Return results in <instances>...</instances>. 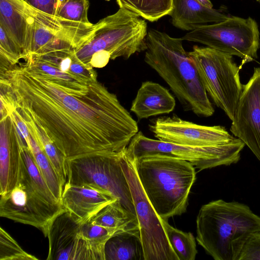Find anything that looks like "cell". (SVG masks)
<instances>
[{"mask_svg": "<svg viewBox=\"0 0 260 260\" xmlns=\"http://www.w3.org/2000/svg\"><path fill=\"white\" fill-rule=\"evenodd\" d=\"M79 231L87 242L95 260H105V246L115 234L122 232L94 224L90 221L79 224Z\"/></svg>", "mask_w": 260, "mask_h": 260, "instance_id": "26", "label": "cell"}, {"mask_svg": "<svg viewBox=\"0 0 260 260\" xmlns=\"http://www.w3.org/2000/svg\"><path fill=\"white\" fill-rule=\"evenodd\" d=\"M199 3L210 9L213 8V4L210 0H197Z\"/></svg>", "mask_w": 260, "mask_h": 260, "instance_id": "33", "label": "cell"}, {"mask_svg": "<svg viewBox=\"0 0 260 260\" xmlns=\"http://www.w3.org/2000/svg\"><path fill=\"white\" fill-rule=\"evenodd\" d=\"M230 131L242 141L260 162V66L243 88Z\"/></svg>", "mask_w": 260, "mask_h": 260, "instance_id": "14", "label": "cell"}, {"mask_svg": "<svg viewBox=\"0 0 260 260\" xmlns=\"http://www.w3.org/2000/svg\"><path fill=\"white\" fill-rule=\"evenodd\" d=\"M67 1H68V0H59V7L60 6V5H61L62 3L66 2Z\"/></svg>", "mask_w": 260, "mask_h": 260, "instance_id": "34", "label": "cell"}, {"mask_svg": "<svg viewBox=\"0 0 260 260\" xmlns=\"http://www.w3.org/2000/svg\"><path fill=\"white\" fill-rule=\"evenodd\" d=\"M23 122L26 125L29 133L49 160L64 187L67 180L66 158L39 127L31 122Z\"/></svg>", "mask_w": 260, "mask_h": 260, "instance_id": "24", "label": "cell"}, {"mask_svg": "<svg viewBox=\"0 0 260 260\" xmlns=\"http://www.w3.org/2000/svg\"><path fill=\"white\" fill-rule=\"evenodd\" d=\"M256 1L260 4V0H256Z\"/></svg>", "mask_w": 260, "mask_h": 260, "instance_id": "35", "label": "cell"}, {"mask_svg": "<svg viewBox=\"0 0 260 260\" xmlns=\"http://www.w3.org/2000/svg\"><path fill=\"white\" fill-rule=\"evenodd\" d=\"M125 150L66 159V183L100 187L111 193L125 209L137 217L129 185L120 164Z\"/></svg>", "mask_w": 260, "mask_h": 260, "instance_id": "8", "label": "cell"}, {"mask_svg": "<svg viewBox=\"0 0 260 260\" xmlns=\"http://www.w3.org/2000/svg\"><path fill=\"white\" fill-rule=\"evenodd\" d=\"M149 128L157 140L187 146H215L235 138L223 126L200 125L176 115L159 117L149 124Z\"/></svg>", "mask_w": 260, "mask_h": 260, "instance_id": "13", "label": "cell"}, {"mask_svg": "<svg viewBox=\"0 0 260 260\" xmlns=\"http://www.w3.org/2000/svg\"><path fill=\"white\" fill-rule=\"evenodd\" d=\"M169 15L174 26L189 31L210 23L224 21L229 17L218 10L204 6L197 0H173Z\"/></svg>", "mask_w": 260, "mask_h": 260, "instance_id": "19", "label": "cell"}, {"mask_svg": "<svg viewBox=\"0 0 260 260\" xmlns=\"http://www.w3.org/2000/svg\"><path fill=\"white\" fill-rule=\"evenodd\" d=\"M116 200L111 193L95 185L66 183L63 189L61 203L75 222L83 224Z\"/></svg>", "mask_w": 260, "mask_h": 260, "instance_id": "17", "label": "cell"}, {"mask_svg": "<svg viewBox=\"0 0 260 260\" xmlns=\"http://www.w3.org/2000/svg\"><path fill=\"white\" fill-rule=\"evenodd\" d=\"M233 260H260V232L244 234L232 242Z\"/></svg>", "mask_w": 260, "mask_h": 260, "instance_id": "28", "label": "cell"}, {"mask_svg": "<svg viewBox=\"0 0 260 260\" xmlns=\"http://www.w3.org/2000/svg\"><path fill=\"white\" fill-rule=\"evenodd\" d=\"M170 243L179 260H194L198 253L196 239L190 232H185L171 226L161 219Z\"/></svg>", "mask_w": 260, "mask_h": 260, "instance_id": "27", "label": "cell"}, {"mask_svg": "<svg viewBox=\"0 0 260 260\" xmlns=\"http://www.w3.org/2000/svg\"><path fill=\"white\" fill-rule=\"evenodd\" d=\"M207 93L231 120L242 92L240 68L233 55L209 47L194 46L188 52Z\"/></svg>", "mask_w": 260, "mask_h": 260, "instance_id": "6", "label": "cell"}, {"mask_svg": "<svg viewBox=\"0 0 260 260\" xmlns=\"http://www.w3.org/2000/svg\"><path fill=\"white\" fill-rule=\"evenodd\" d=\"M0 196L10 192L25 168L21 145L25 142L8 116L1 117Z\"/></svg>", "mask_w": 260, "mask_h": 260, "instance_id": "16", "label": "cell"}, {"mask_svg": "<svg viewBox=\"0 0 260 260\" xmlns=\"http://www.w3.org/2000/svg\"><path fill=\"white\" fill-rule=\"evenodd\" d=\"M89 6L88 0H68L60 5L56 15L73 21L89 23L87 17Z\"/></svg>", "mask_w": 260, "mask_h": 260, "instance_id": "31", "label": "cell"}, {"mask_svg": "<svg viewBox=\"0 0 260 260\" xmlns=\"http://www.w3.org/2000/svg\"><path fill=\"white\" fill-rule=\"evenodd\" d=\"M132 159L146 196L161 219L168 220L186 212L190 190L196 179L192 164L159 153Z\"/></svg>", "mask_w": 260, "mask_h": 260, "instance_id": "3", "label": "cell"}, {"mask_svg": "<svg viewBox=\"0 0 260 260\" xmlns=\"http://www.w3.org/2000/svg\"><path fill=\"white\" fill-rule=\"evenodd\" d=\"M89 221L119 231H139L137 217L125 209L118 199L103 208Z\"/></svg>", "mask_w": 260, "mask_h": 260, "instance_id": "22", "label": "cell"}, {"mask_svg": "<svg viewBox=\"0 0 260 260\" xmlns=\"http://www.w3.org/2000/svg\"><path fill=\"white\" fill-rule=\"evenodd\" d=\"M64 211L61 204L49 201L32 183L25 166L13 189L1 196V217L34 226L46 237L52 221Z\"/></svg>", "mask_w": 260, "mask_h": 260, "instance_id": "12", "label": "cell"}, {"mask_svg": "<svg viewBox=\"0 0 260 260\" xmlns=\"http://www.w3.org/2000/svg\"><path fill=\"white\" fill-rule=\"evenodd\" d=\"M119 8L126 9L150 22L170 15L173 0H116Z\"/></svg>", "mask_w": 260, "mask_h": 260, "instance_id": "23", "label": "cell"}, {"mask_svg": "<svg viewBox=\"0 0 260 260\" xmlns=\"http://www.w3.org/2000/svg\"><path fill=\"white\" fill-rule=\"evenodd\" d=\"M98 24L92 37L75 50L78 59L85 65L103 68L110 59H127L145 51L147 23L136 13L120 8Z\"/></svg>", "mask_w": 260, "mask_h": 260, "instance_id": "4", "label": "cell"}, {"mask_svg": "<svg viewBox=\"0 0 260 260\" xmlns=\"http://www.w3.org/2000/svg\"><path fill=\"white\" fill-rule=\"evenodd\" d=\"M1 68V108L39 127L66 159L125 150L138 132L117 96L98 80L70 82L23 59Z\"/></svg>", "mask_w": 260, "mask_h": 260, "instance_id": "1", "label": "cell"}, {"mask_svg": "<svg viewBox=\"0 0 260 260\" xmlns=\"http://www.w3.org/2000/svg\"><path fill=\"white\" fill-rule=\"evenodd\" d=\"M120 164L136 212L144 260H179L170 243L161 218L142 186L135 162L126 155L125 151Z\"/></svg>", "mask_w": 260, "mask_h": 260, "instance_id": "11", "label": "cell"}, {"mask_svg": "<svg viewBox=\"0 0 260 260\" xmlns=\"http://www.w3.org/2000/svg\"><path fill=\"white\" fill-rule=\"evenodd\" d=\"M23 250L16 241L2 227L0 228V260H37Z\"/></svg>", "mask_w": 260, "mask_h": 260, "instance_id": "30", "label": "cell"}, {"mask_svg": "<svg viewBox=\"0 0 260 260\" xmlns=\"http://www.w3.org/2000/svg\"><path fill=\"white\" fill-rule=\"evenodd\" d=\"M25 6L30 26V44L26 55L57 49H77L92 37L99 25L98 22L84 23L68 20L41 11L26 2Z\"/></svg>", "mask_w": 260, "mask_h": 260, "instance_id": "10", "label": "cell"}, {"mask_svg": "<svg viewBox=\"0 0 260 260\" xmlns=\"http://www.w3.org/2000/svg\"><path fill=\"white\" fill-rule=\"evenodd\" d=\"M25 142L49 189L61 202L63 187L51 162L30 134Z\"/></svg>", "mask_w": 260, "mask_h": 260, "instance_id": "25", "label": "cell"}, {"mask_svg": "<svg viewBox=\"0 0 260 260\" xmlns=\"http://www.w3.org/2000/svg\"><path fill=\"white\" fill-rule=\"evenodd\" d=\"M30 6L41 11L56 15L59 0H24Z\"/></svg>", "mask_w": 260, "mask_h": 260, "instance_id": "32", "label": "cell"}, {"mask_svg": "<svg viewBox=\"0 0 260 260\" xmlns=\"http://www.w3.org/2000/svg\"><path fill=\"white\" fill-rule=\"evenodd\" d=\"M181 38L237 56L242 59L241 66L255 59L260 47L258 26L250 17L230 16L224 21L200 26Z\"/></svg>", "mask_w": 260, "mask_h": 260, "instance_id": "9", "label": "cell"}, {"mask_svg": "<svg viewBox=\"0 0 260 260\" xmlns=\"http://www.w3.org/2000/svg\"><path fill=\"white\" fill-rule=\"evenodd\" d=\"M183 41L150 29L144 61L167 83L184 110L199 116H211L214 109Z\"/></svg>", "mask_w": 260, "mask_h": 260, "instance_id": "2", "label": "cell"}, {"mask_svg": "<svg viewBox=\"0 0 260 260\" xmlns=\"http://www.w3.org/2000/svg\"><path fill=\"white\" fill-rule=\"evenodd\" d=\"M21 150L27 172L32 183L49 201L54 204H61L49 189L26 143H22Z\"/></svg>", "mask_w": 260, "mask_h": 260, "instance_id": "29", "label": "cell"}, {"mask_svg": "<svg viewBox=\"0 0 260 260\" xmlns=\"http://www.w3.org/2000/svg\"><path fill=\"white\" fill-rule=\"evenodd\" d=\"M46 237L49 241L47 260H95L77 223L64 210L51 222Z\"/></svg>", "mask_w": 260, "mask_h": 260, "instance_id": "15", "label": "cell"}, {"mask_svg": "<svg viewBox=\"0 0 260 260\" xmlns=\"http://www.w3.org/2000/svg\"><path fill=\"white\" fill-rule=\"evenodd\" d=\"M245 144L235 137L232 141L215 146H191L150 139L141 132L133 138L125 153L131 159L159 153L184 159L200 170L237 163Z\"/></svg>", "mask_w": 260, "mask_h": 260, "instance_id": "7", "label": "cell"}, {"mask_svg": "<svg viewBox=\"0 0 260 260\" xmlns=\"http://www.w3.org/2000/svg\"><path fill=\"white\" fill-rule=\"evenodd\" d=\"M0 25L20 46L23 57L30 44V26L24 0H0Z\"/></svg>", "mask_w": 260, "mask_h": 260, "instance_id": "20", "label": "cell"}, {"mask_svg": "<svg viewBox=\"0 0 260 260\" xmlns=\"http://www.w3.org/2000/svg\"><path fill=\"white\" fill-rule=\"evenodd\" d=\"M196 240L215 260H233L232 242L245 233L260 232V216L247 205L222 199L203 205L196 219Z\"/></svg>", "mask_w": 260, "mask_h": 260, "instance_id": "5", "label": "cell"}, {"mask_svg": "<svg viewBox=\"0 0 260 260\" xmlns=\"http://www.w3.org/2000/svg\"><path fill=\"white\" fill-rule=\"evenodd\" d=\"M105 260H144L139 231H122L112 236L105 246Z\"/></svg>", "mask_w": 260, "mask_h": 260, "instance_id": "21", "label": "cell"}, {"mask_svg": "<svg viewBox=\"0 0 260 260\" xmlns=\"http://www.w3.org/2000/svg\"><path fill=\"white\" fill-rule=\"evenodd\" d=\"M175 98L160 84L147 81L142 83L130 110L138 119L169 114L175 107Z\"/></svg>", "mask_w": 260, "mask_h": 260, "instance_id": "18", "label": "cell"}]
</instances>
